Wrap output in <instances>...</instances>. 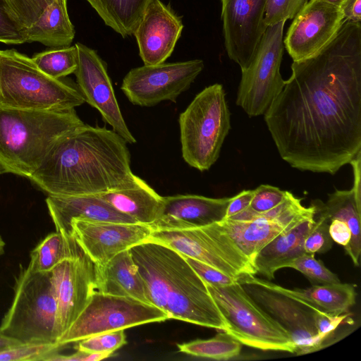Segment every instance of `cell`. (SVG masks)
I'll return each instance as SVG.
<instances>
[{
    "mask_svg": "<svg viewBox=\"0 0 361 361\" xmlns=\"http://www.w3.org/2000/svg\"><path fill=\"white\" fill-rule=\"evenodd\" d=\"M0 331L21 343H57V301L51 272L20 267L13 299L1 320Z\"/></svg>",
    "mask_w": 361,
    "mask_h": 361,
    "instance_id": "8992f818",
    "label": "cell"
},
{
    "mask_svg": "<svg viewBox=\"0 0 361 361\" xmlns=\"http://www.w3.org/2000/svg\"><path fill=\"white\" fill-rule=\"evenodd\" d=\"M301 201L275 217L262 216L249 208L246 221L224 219L219 224L252 264L259 251L278 235L314 214V207H306Z\"/></svg>",
    "mask_w": 361,
    "mask_h": 361,
    "instance_id": "d6986e66",
    "label": "cell"
},
{
    "mask_svg": "<svg viewBox=\"0 0 361 361\" xmlns=\"http://www.w3.org/2000/svg\"><path fill=\"white\" fill-rule=\"evenodd\" d=\"M183 24L169 5L152 0L133 35L144 65L164 63L180 37Z\"/></svg>",
    "mask_w": 361,
    "mask_h": 361,
    "instance_id": "ffe728a7",
    "label": "cell"
},
{
    "mask_svg": "<svg viewBox=\"0 0 361 361\" xmlns=\"http://www.w3.org/2000/svg\"><path fill=\"white\" fill-rule=\"evenodd\" d=\"M231 197L211 198L197 195L163 197L152 231L186 230L205 226L226 218Z\"/></svg>",
    "mask_w": 361,
    "mask_h": 361,
    "instance_id": "44dd1931",
    "label": "cell"
},
{
    "mask_svg": "<svg viewBox=\"0 0 361 361\" xmlns=\"http://www.w3.org/2000/svg\"><path fill=\"white\" fill-rule=\"evenodd\" d=\"M339 8L344 20L361 23V0H345Z\"/></svg>",
    "mask_w": 361,
    "mask_h": 361,
    "instance_id": "ee69618b",
    "label": "cell"
},
{
    "mask_svg": "<svg viewBox=\"0 0 361 361\" xmlns=\"http://www.w3.org/2000/svg\"><path fill=\"white\" fill-rule=\"evenodd\" d=\"M94 274L97 290L149 303L143 281L129 250L118 253L102 266L94 264Z\"/></svg>",
    "mask_w": 361,
    "mask_h": 361,
    "instance_id": "cb8c5ba5",
    "label": "cell"
},
{
    "mask_svg": "<svg viewBox=\"0 0 361 361\" xmlns=\"http://www.w3.org/2000/svg\"><path fill=\"white\" fill-rule=\"evenodd\" d=\"M205 284L227 324L226 332L242 345L295 354L290 334L251 298L238 280L228 286Z\"/></svg>",
    "mask_w": 361,
    "mask_h": 361,
    "instance_id": "ba28073f",
    "label": "cell"
},
{
    "mask_svg": "<svg viewBox=\"0 0 361 361\" xmlns=\"http://www.w3.org/2000/svg\"><path fill=\"white\" fill-rule=\"evenodd\" d=\"M46 204L56 231L70 237H74L71 226L74 219L137 224L98 195H48Z\"/></svg>",
    "mask_w": 361,
    "mask_h": 361,
    "instance_id": "7402d4cb",
    "label": "cell"
},
{
    "mask_svg": "<svg viewBox=\"0 0 361 361\" xmlns=\"http://www.w3.org/2000/svg\"><path fill=\"white\" fill-rule=\"evenodd\" d=\"M182 157L191 167L208 170L217 161L231 128V114L221 84L198 93L178 118Z\"/></svg>",
    "mask_w": 361,
    "mask_h": 361,
    "instance_id": "52a82bcc",
    "label": "cell"
},
{
    "mask_svg": "<svg viewBox=\"0 0 361 361\" xmlns=\"http://www.w3.org/2000/svg\"><path fill=\"white\" fill-rule=\"evenodd\" d=\"M82 252L74 237L56 231L49 234L30 253L28 267L35 272L47 273L62 260Z\"/></svg>",
    "mask_w": 361,
    "mask_h": 361,
    "instance_id": "f546056e",
    "label": "cell"
},
{
    "mask_svg": "<svg viewBox=\"0 0 361 361\" xmlns=\"http://www.w3.org/2000/svg\"><path fill=\"white\" fill-rule=\"evenodd\" d=\"M73 236L84 253L96 265L102 266L118 253L147 241L152 231L149 226L109 221L74 219Z\"/></svg>",
    "mask_w": 361,
    "mask_h": 361,
    "instance_id": "ac0fdd59",
    "label": "cell"
},
{
    "mask_svg": "<svg viewBox=\"0 0 361 361\" xmlns=\"http://www.w3.org/2000/svg\"><path fill=\"white\" fill-rule=\"evenodd\" d=\"M65 345L58 343H21L0 352V361H51Z\"/></svg>",
    "mask_w": 361,
    "mask_h": 361,
    "instance_id": "d6a6232c",
    "label": "cell"
},
{
    "mask_svg": "<svg viewBox=\"0 0 361 361\" xmlns=\"http://www.w3.org/2000/svg\"><path fill=\"white\" fill-rule=\"evenodd\" d=\"M5 247V243L0 236V256L4 254Z\"/></svg>",
    "mask_w": 361,
    "mask_h": 361,
    "instance_id": "c3c4849f",
    "label": "cell"
},
{
    "mask_svg": "<svg viewBox=\"0 0 361 361\" xmlns=\"http://www.w3.org/2000/svg\"><path fill=\"white\" fill-rule=\"evenodd\" d=\"M180 352L199 357L227 360L238 357L242 344L226 331L208 339H197L178 344Z\"/></svg>",
    "mask_w": 361,
    "mask_h": 361,
    "instance_id": "4dcf8cb0",
    "label": "cell"
},
{
    "mask_svg": "<svg viewBox=\"0 0 361 361\" xmlns=\"http://www.w3.org/2000/svg\"><path fill=\"white\" fill-rule=\"evenodd\" d=\"M8 173L6 168L3 165V164L0 161V175Z\"/></svg>",
    "mask_w": 361,
    "mask_h": 361,
    "instance_id": "681fc988",
    "label": "cell"
},
{
    "mask_svg": "<svg viewBox=\"0 0 361 361\" xmlns=\"http://www.w3.org/2000/svg\"><path fill=\"white\" fill-rule=\"evenodd\" d=\"M329 220V232L333 241L343 247L347 246L351 238V231L347 223L338 219Z\"/></svg>",
    "mask_w": 361,
    "mask_h": 361,
    "instance_id": "b9f144b4",
    "label": "cell"
},
{
    "mask_svg": "<svg viewBox=\"0 0 361 361\" xmlns=\"http://www.w3.org/2000/svg\"><path fill=\"white\" fill-rule=\"evenodd\" d=\"M104 23L123 37L133 35L152 0H86Z\"/></svg>",
    "mask_w": 361,
    "mask_h": 361,
    "instance_id": "f1b7e54d",
    "label": "cell"
},
{
    "mask_svg": "<svg viewBox=\"0 0 361 361\" xmlns=\"http://www.w3.org/2000/svg\"><path fill=\"white\" fill-rule=\"evenodd\" d=\"M37 66L56 79L74 73L78 66V49L75 45L54 48L35 54L32 57Z\"/></svg>",
    "mask_w": 361,
    "mask_h": 361,
    "instance_id": "1f68e13d",
    "label": "cell"
},
{
    "mask_svg": "<svg viewBox=\"0 0 361 361\" xmlns=\"http://www.w3.org/2000/svg\"><path fill=\"white\" fill-rule=\"evenodd\" d=\"M308 0H267L264 23L268 25L293 19Z\"/></svg>",
    "mask_w": 361,
    "mask_h": 361,
    "instance_id": "74e56055",
    "label": "cell"
},
{
    "mask_svg": "<svg viewBox=\"0 0 361 361\" xmlns=\"http://www.w3.org/2000/svg\"><path fill=\"white\" fill-rule=\"evenodd\" d=\"M0 42L7 44L27 42L25 32L13 20L2 0H0Z\"/></svg>",
    "mask_w": 361,
    "mask_h": 361,
    "instance_id": "ab89813d",
    "label": "cell"
},
{
    "mask_svg": "<svg viewBox=\"0 0 361 361\" xmlns=\"http://www.w3.org/2000/svg\"><path fill=\"white\" fill-rule=\"evenodd\" d=\"M204 68L201 59L132 68L123 78L121 90L135 105L152 106L162 101L176 102Z\"/></svg>",
    "mask_w": 361,
    "mask_h": 361,
    "instance_id": "7c38bea8",
    "label": "cell"
},
{
    "mask_svg": "<svg viewBox=\"0 0 361 361\" xmlns=\"http://www.w3.org/2000/svg\"><path fill=\"white\" fill-rule=\"evenodd\" d=\"M264 286L298 300L317 312L339 315L349 312L356 302L355 286L350 283L312 285L307 288L288 289L259 278Z\"/></svg>",
    "mask_w": 361,
    "mask_h": 361,
    "instance_id": "d4e9b609",
    "label": "cell"
},
{
    "mask_svg": "<svg viewBox=\"0 0 361 361\" xmlns=\"http://www.w3.org/2000/svg\"><path fill=\"white\" fill-rule=\"evenodd\" d=\"M166 319L167 314L152 304L95 290L57 343L66 345L100 334Z\"/></svg>",
    "mask_w": 361,
    "mask_h": 361,
    "instance_id": "30bf717a",
    "label": "cell"
},
{
    "mask_svg": "<svg viewBox=\"0 0 361 361\" xmlns=\"http://www.w3.org/2000/svg\"><path fill=\"white\" fill-rule=\"evenodd\" d=\"M85 102L77 85L42 71L14 49L0 50V104L31 110H68Z\"/></svg>",
    "mask_w": 361,
    "mask_h": 361,
    "instance_id": "5b68a950",
    "label": "cell"
},
{
    "mask_svg": "<svg viewBox=\"0 0 361 361\" xmlns=\"http://www.w3.org/2000/svg\"><path fill=\"white\" fill-rule=\"evenodd\" d=\"M287 267L302 273L312 285L341 283L338 276L326 268L322 261L317 259L314 253H303L290 262Z\"/></svg>",
    "mask_w": 361,
    "mask_h": 361,
    "instance_id": "836d02e7",
    "label": "cell"
},
{
    "mask_svg": "<svg viewBox=\"0 0 361 361\" xmlns=\"http://www.w3.org/2000/svg\"><path fill=\"white\" fill-rule=\"evenodd\" d=\"M75 46L78 66L74 74L77 86L85 102L99 111L104 121L127 143H135L136 140L121 114L106 63L94 49L80 42H77Z\"/></svg>",
    "mask_w": 361,
    "mask_h": 361,
    "instance_id": "5bb4252c",
    "label": "cell"
},
{
    "mask_svg": "<svg viewBox=\"0 0 361 361\" xmlns=\"http://www.w3.org/2000/svg\"><path fill=\"white\" fill-rule=\"evenodd\" d=\"M127 142L113 130L84 124L61 137L27 178L47 195H99L142 179L130 169Z\"/></svg>",
    "mask_w": 361,
    "mask_h": 361,
    "instance_id": "7a4b0ae2",
    "label": "cell"
},
{
    "mask_svg": "<svg viewBox=\"0 0 361 361\" xmlns=\"http://www.w3.org/2000/svg\"><path fill=\"white\" fill-rule=\"evenodd\" d=\"M150 304L176 319L226 331L227 324L204 281L171 247L147 240L129 249Z\"/></svg>",
    "mask_w": 361,
    "mask_h": 361,
    "instance_id": "3957f363",
    "label": "cell"
},
{
    "mask_svg": "<svg viewBox=\"0 0 361 361\" xmlns=\"http://www.w3.org/2000/svg\"><path fill=\"white\" fill-rule=\"evenodd\" d=\"M76 348L87 353H112L126 343L124 329L95 335L78 342Z\"/></svg>",
    "mask_w": 361,
    "mask_h": 361,
    "instance_id": "d590c367",
    "label": "cell"
},
{
    "mask_svg": "<svg viewBox=\"0 0 361 361\" xmlns=\"http://www.w3.org/2000/svg\"><path fill=\"white\" fill-rule=\"evenodd\" d=\"M51 279L57 301L61 336L78 317L96 290L94 264L82 251L59 262L51 270Z\"/></svg>",
    "mask_w": 361,
    "mask_h": 361,
    "instance_id": "e0dca14e",
    "label": "cell"
},
{
    "mask_svg": "<svg viewBox=\"0 0 361 361\" xmlns=\"http://www.w3.org/2000/svg\"><path fill=\"white\" fill-rule=\"evenodd\" d=\"M288 191L269 185H260L254 189L250 208L255 212H266L281 204L286 197Z\"/></svg>",
    "mask_w": 361,
    "mask_h": 361,
    "instance_id": "f35d334b",
    "label": "cell"
},
{
    "mask_svg": "<svg viewBox=\"0 0 361 361\" xmlns=\"http://www.w3.org/2000/svg\"><path fill=\"white\" fill-rule=\"evenodd\" d=\"M239 279L257 274L252 264L219 222L186 230L152 231L148 240Z\"/></svg>",
    "mask_w": 361,
    "mask_h": 361,
    "instance_id": "9c48e42d",
    "label": "cell"
},
{
    "mask_svg": "<svg viewBox=\"0 0 361 361\" xmlns=\"http://www.w3.org/2000/svg\"><path fill=\"white\" fill-rule=\"evenodd\" d=\"M75 109L31 110L0 104V161L28 178L61 137L83 126Z\"/></svg>",
    "mask_w": 361,
    "mask_h": 361,
    "instance_id": "277c9868",
    "label": "cell"
},
{
    "mask_svg": "<svg viewBox=\"0 0 361 361\" xmlns=\"http://www.w3.org/2000/svg\"><path fill=\"white\" fill-rule=\"evenodd\" d=\"M182 255L195 271L208 284L228 286L238 281V279L231 277L207 264L185 255Z\"/></svg>",
    "mask_w": 361,
    "mask_h": 361,
    "instance_id": "60d3db41",
    "label": "cell"
},
{
    "mask_svg": "<svg viewBox=\"0 0 361 361\" xmlns=\"http://www.w3.org/2000/svg\"><path fill=\"white\" fill-rule=\"evenodd\" d=\"M224 46L228 56L244 71L267 29V0H221Z\"/></svg>",
    "mask_w": 361,
    "mask_h": 361,
    "instance_id": "9a60e30c",
    "label": "cell"
},
{
    "mask_svg": "<svg viewBox=\"0 0 361 361\" xmlns=\"http://www.w3.org/2000/svg\"><path fill=\"white\" fill-rule=\"evenodd\" d=\"M16 23L25 32L54 0H2Z\"/></svg>",
    "mask_w": 361,
    "mask_h": 361,
    "instance_id": "e575fe53",
    "label": "cell"
},
{
    "mask_svg": "<svg viewBox=\"0 0 361 361\" xmlns=\"http://www.w3.org/2000/svg\"><path fill=\"white\" fill-rule=\"evenodd\" d=\"M326 3L340 7L345 0H320Z\"/></svg>",
    "mask_w": 361,
    "mask_h": 361,
    "instance_id": "7dc6e473",
    "label": "cell"
},
{
    "mask_svg": "<svg viewBox=\"0 0 361 361\" xmlns=\"http://www.w3.org/2000/svg\"><path fill=\"white\" fill-rule=\"evenodd\" d=\"M293 19L283 44L293 61L307 59L323 49L344 20L339 7L320 0H308Z\"/></svg>",
    "mask_w": 361,
    "mask_h": 361,
    "instance_id": "2e32d148",
    "label": "cell"
},
{
    "mask_svg": "<svg viewBox=\"0 0 361 361\" xmlns=\"http://www.w3.org/2000/svg\"><path fill=\"white\" fill-rule=\"evenodd\" d=\"M314 219V224L304 240V250L306 253L324 254L333 246L329 232V220L316 212Z\"/></svg>",
    "mask_w": 361,
    "mask_h": 361,
    "instance_id": "8d00e7d4",
    "label": "cell"
},
{
    "mask_svg": "<svg viewBox=\"0 0 361 361\" xmlns=\"http://www.w3.org/2000/svg\"><path fill=\"white\" fill-rule=\"evenodd\" d=\"M312 204L314 207L316 213L328 219H338L347 223L351 231V238L344 249L354 265L359 266L361 253V200L356 197L353 190H336L333 193L329 194L326 202L314 200Z\"/></svg>",
    "mask_w": 361,
    "mask_h": 361,
    "instance_id": "484cf974",
    "label": "cell"
},
{
    "mask_svg": "<svg viewBox=\"0 0 361 361\" xmlns=\"http://www.w3.org/2000/svg\"><path fill=\"white\" fill-rule=\"evenodd\" d=\"M75 34L68 13L67 0H54L26 30L27 42H37L51 48L71 46Z\"/></svg>",
    "mask_w": 361,
    "mask_h": 361,
    "instance_id": "83f0119b",
    "label": "cell"
},
{
    "mask_svg": "<svg viewBox=\"0 0 361 361\" xmlns=\"http://www.w3.org/2000/svg\"><path fill=\"white\" fill-rule=\"evenodd\" d=\"M21 342L10 338L0 331V352L17 345Z\"/></svg>",
    "mask_w": 361,
    "mask_h": 361,
    "instance_id": "bcb514c9",
    "label": "cell"
},
{
    "mask_svg": "<svg viewBox=\"0 0 361 361\" xmlns=\"http://www.w3.org/2000/svg\"><path fill=\"white\" fill-rule=\"evenodd\" d=\"M291 71L264 114L267 128L293 168L334 175L361 152V23L344 20Z\"/></svg>",
    "mask_w": 361,
    "mask_h": 361,
    "instance_id": "6da1fadb",
    "label": "cell"
},
{
    "mask_svg": "<svg viewBox=\"0 0 361 361\" xmlns=\"http://www.w3.org/2000/svg\"><path fill=\"white\" fill-rule=\"evenodd\" d=\"M285 23L267 27L249 66L241 71L236 104L250 117L264 115L285 85L280 73Z\"/></svg>",
    "mask_w": 361,
    "mask_h": 361,
    "instance_id": "8fae6325",
    "label": "cell"
},
{
    "mask_svg": "<svg viewBox=\"0 0 361 361\" xmlns=\"http://www.w3.org/2000/svg\"><path fill=\"white\" fill-rule=\"evenodd\" d=\"M245 291L290 335L297 355L325 348L314 324L316 312L305 303L264 286L255 275L238 279Z\"/></svg>",
    "mask_w": 361,
    "mask_h": 361,
    "instance_id": "4fadbf2b",
    "label": "cell"
},
{
    "mask_svg": "<svg viewBox=\"0 0 361 361\" xmlns=\"http://www.w3.org/2000/svg\"><path fill=\"white\" fill-rule=\"evenodd\" d=\"M98 196L137 223L148 226L157 218L163 201V197L144 180L136 185L109 191Z\"/></svg>",
    "mask_w": 361,
    "mask_h": 361,
    "instance_id": "4316f807",
    "label": "cell"
},
{
    "mask_svg": "<svg viewBox=\"0 0 361 361\" xmlns=\"http://www.w3.org/2000/svg\"><path fill=\"white\" fill-rule=\"evenodd\" d=\"M253 195L254 190H244L232 197L227 208L225 219L230 218L247 208L250 204Z\"/></svg>",
    "mask_w": 361,
    "mask_h": 361,
    "instance_id": "7bdbcfd3",
    "label": "cell"
},
{
    "mask_svg": "<svg viewBox=\"0 0 361 361\" xmlns=\"http://www.w3.org/2000/svg\"><path fill=\"white\" fill-rule=\"evenodd\" d=\"M353 171V190L356 197L361 200V152L350 162Z\"/></svg>",
    "mask_w": 361,
    "mask_h": 361,
    "instance_id": "f6af8a7d",
    "label": "cell"
},
{
    "mask_svg": "<svg viewBox=\"0 0 361 361\" xmlns=\"http://www.w3.org/2000/svg\"><path fill=\"white\" fill-rule=\"evenodd\" d=\"M314 216L305 218L280 233L259 251L252 262L257 274L271 281L278 270L287 267L290 262L305 252L303 243L314 224Z\"/></svg>",
    "mask_w": 361,
    "mask_h": 361,
    "instance_id": "603a6c76",
    "label": "cell"
}]
</instances>
